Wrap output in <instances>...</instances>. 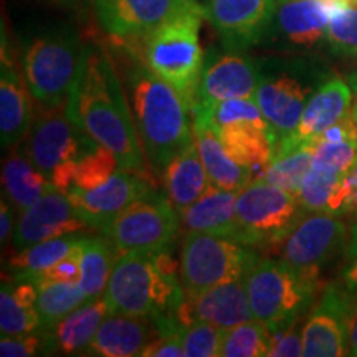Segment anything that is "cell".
<instances>
[{"label": "cell", "instance_id": "1", "mask_svg": "<svg viewBox=\"0 0 357 357\" xmlns=\"http://www.w3.org/2000/svg\"><path fill=\"white\" fill-rule=\"evenodd\" d=\"M65 113L83 132L108 147L119 169L147 177L149 171L131 105L109 56L101 48L84 45Z\"/></svg>", "mask_w": 357, "mask_h": 357}, {"label": "cell", "instance_id": "2", "mask_svg": "<svg viewBox=\"0 0 357 357\" xmlns=\"http://www.w3.org/2000/svg\"><path fill=\"white\" fill-rule=\"evenodd\" d=\"M169 247L119 253L102 294L111 312L153 318L159 334L184 331L176 318L184 300L181 261Z\"/></svg>", "mask_w": 357, "mask_h": 357}, {"label": "cell", "instance_id": "3", "mask_svg": "<svg viewBox=\"0 0 357 357\" xmlns=\"http://www.w3.org/2000/svg\"><path fill=\"white\" fill-rule=\"evenodd\" d=\"M129 105L142 151L155 172L194 142L190 109L172 84L146 63H134L128 75Z\"/></svg>", "mask_w": 357, "mask_h": 357}, {"label": "cell", "instance_id": "4", "mask_svg": "<svg viewBox=\"0 0 357 357\" xmlns=\"http://www.w3.org/2000/svg\"><path fill=\"white\" fill-rule=\"evenodd\" d=\"M255 101L275 136V151L293 136L307 101L331 73L311 58H275L260 61Z\"/></svg>", "mask_w": 357, "mask_h": 357}, {"label": "cell", "instance_id": "5", "mask_svg": "<svg viewBox=\"0 0 357 357\" xmlns=\"http://www.w3.org/2000/svg\"><path fill=\"white\" fill-rule=\"evenodd\" d=\"M202 19L204 8L194 3L142 38L144 63L181 93L190 113L197 100L205 61L199 38Z\"/></svg>", "mask_w": 357, "mask_h": 357}, {"label": "cell", "instance_id": "6", "mask_svg": "<svg viewBox=\"0 0 357 357\" xmlns=\"http://www.w3.org/2000/svg\"><path fill=\"white\" fill-rule=\"evenodd\" d=\"M245 284L253 318L270 331L305 318L321 288L283 260L260 257L247 271Z\"/></svg>", "mask_w": 357, "mask_h": 357}, {"label": "cell", "instance_id": "7", "mask_svg": "<svg viewBox=\"0 0 357 357\" xmlns=\"http://www.w3.org/2000/svg\"><path fill=\"white\" fill-rule=\"evenodd\" d=\"M84 45L73 32L38 35L24 50V75L33 100L42 108H58L68 100L82 63Z\"/></svg>", "mask_w": 357, "mask_h": 357}, {"label": "cell", "instance_id": "8", "mask_svg": "<svg viewBox=\"0 0 357 357\" xmlns=\"http://www.w3.org/2000/svg\"><path fill=\"white\" fill-rule=\"evenodd\" d=\"M305 213L298 195L263 178L250 181L236 195L238 242L253 248H276Z\"/></svg>", "mask_w": 357, "mask_h": 357}, {"label": "cell", "instance_id": "9", "mask_svg": "<svg viewBox=\"0 0 357 357\" xmlns=\"http://www.w3.org/2000/svg\"><path fill=\"white\" fill-rule=\"evenodd\" d=\"M258 255L229 236L190 231L181 247V280L184 294H197L217 284L243 280Z\"/></svg>", "mask_w": 357, "mask_h": 357}, {"label": "cell", "instance_id": "10", "mask_svg": "<svg viewBox=\"0 0 357 357\" xmlns=\"http://www.w3.org/2000/svg\"><path fill=\"white\" fill-rule=\"evenodd\" d=\"M351 227L341 215L307 212L276 250L280 260L305 278L321 284V275L347 252Z\"/></svg>", "mask_w": 357, "mask_h": 357}, {"label": "cell", "instance_id": "11", "mask_svg": "<svg viewBox=\"0 0 357 357\" xmlns=\"http://www.w3.org/2000/svg\"><path fill=\"white\" fill-rule=\"evenodd\" d=\"M35 121L26 144V155L53 187L68 194L73 187L75 164L82 154L88 134L70 121L65 105L45 108Z\"/></svg>", "mask_w": 357, "mask_h": 357}, {"label": "cell", "instance_id": "12", "mask_svg": "<svg viewBox=\"0 0 357 357\" xmlns=\"http://www.w3.org/2000/svg\"><path fill=\"white\" fill-rule=\"evenodd\" d=\"M181 230V218L167 195L149 189L101 230L118 253L169 247Z\"/></svg>", "mask_w": 357, "mask_h": 357}, {"label": "cell", "instance_id": "13", "mask_svg": "<svg viewBox=\"0 0 357 357\" xmlns=\"http://www.w3.org/2000/svg\"><path fill=\"white\" fill-rule=\"evenodd\" d=\"M351 0H278L260 43L284 52H311L326 43L329 19Z\"/></svg>", "mask_w": 357, "mask_h": 357}, {"label": "cell", "instance_id": "14", "mask_svg": "<svg viewBox=\"0 0 357 357\" xmlns=\"http://www.w3.org/2000/svg\"><path fill=\"white\" fill-rule=\"evenodd\" d=\"M354 293L344 284H328L303 323V356H347V323Z\"/></svg>", "mask_w": 357, "mask_h": 357}, {"label": "cell", "instance_id": "15", "mask_svg": "<svg viewBox=\"0 0 357 357\" xmlns=\"http://www.w3.org/2000/svg\"><path fill=\"white\" fill-rule=\"evenodd\" d=\"M278 0H207L204 19L220 35L227 50L243 52L261 42Z\"/></svg>", "mask_w": 357, "mask_h": 357}, {"label": "cell", "instance_id": "16", "mask_svg": "<svg viewBox=\"0 0 357 357\" xmlns=\"http://www.w3.org/2000/svg\"><path fill=\"white\" fill-rule=\"evenodd\" d=\"M194 3L192 0H95V8L102 29L126 42L147 37Z\"/></svg>", "mask_w": 357, "mask_h": 357}, {"label": "cell", "instance_id": "17", "mask_svg": "<svg viewBox=\"0 0 357 357\" xmlns=\"http://www.w3.org/2000/svg\"><path fill=\"white\" fill-rule=\"evenodd\" d=\"M260 73V61L242 52L227 50L208 56L204 61L194 108L197 105H213L238 98L255 100Z\"/></svg>", "mask_w": 357, "mask_h": 357}, {"label": "cell", "instance_id": "18", "mask_svg": "<svg viewBox=\"0 0 357 357\" xmlns=\"http://www.w3.org/2000/svg\"><path fill=\"white\" fill-rule=\"evenodd\" d=\"M91 229L71 205L65 192L52 187L32 207L19 213L13 230V248L24 250L58 236L79 234Z\"/></svg>", "mask_w": 357, "mask_h": 357}, {"label": "cell", "instance_id": "19", "mask_svg": "<svg viewBox=\"0 0 357 357\" xmlns=\"http://www.w3.org/2000/svg\"><path fill=\"white\" fill-rule=\"evenodd\" d=\"M176 318L182 328H187L195 321H205L223 331L255 319L245 278L217 284L197 294H184Z\"/></svg>", "mask_w": 357, "mask_h": 357}, {"label": "cell", "instance_id": "20", "mask_svg": "<svg viewBox=\"0 0 357 357\" xmlns=\"http://www.w3.org/2000/svg\"><path fill=\"white\" fill-rule=\"evenodd\" d=\"M149 189L146 177L119 169L95 189H71L66 195L78 215L93 230L101 231L119 212Z\"/></svg>", "mask_w": 357, "mask_h": 357}, {"label": "cell", "instance_id": "21", "mask_svg": "<svg viewBox=\"0 0 357 357\" xmlns=\"http://www.w3.org/2000/svg\"><path fill=\"white\" fill-rule=\"evenodd\" d=\"M352 101H354V93L349 83L339 77H329L307 101L296 131L289 139L276 147L275 155L288 147L312 144L321 134L337 124L349 113Z\"/></svg>", "mask_w": 357, "mask_h": 357}, {"label": "cell", "instance_id": "22", "mask_svg": "<svg viewBox=\"0 0 357 357\" xmlns=\"http://www.w3.org/2000/svg\"><path fill=\"white\" fill-rule=\"evenodd\" d=\"M32 93L12 58L2 52L0 66V142L12 149L25 139L32 126Z\"/></svg>", "mask_w": 357, "mask_h": 357}, {"label": "cell", "instance_id": "23", "mask_svg": "<svg viewBox=\"0 0 357 357\" xmlns=\"http://www.w3.org/2000/svg\"><path fill=\"white\" fill-rule=\"evenodd\" d=\"M158 334L153 318L109 312L84 354L100 357L141 356L144 347Z\"/></svg>", "mask_w": 357, "mask_h": 357}, {"label": "cell", "instance_id": "24", "mask_svg": "<svg viewBox=\"0 0 357 357\" xmlns=\"http://www.w3.org/2000/svg\"><path fill=\"white\" fill-rule=\"evenodd\" d=\"M109 312L105 296L84 303L53 328L43 329V354H84Z\"/></svg>", "mask_w": 357, "mask_h": 357}, {"label": "cell", "instance_id": "25", "mask_svg": "<svg viewBox=\"0 0 357 357\" xmlns=\"http://www.w3.org/2000/svg\"><path fill=\"white\" fill-rule=\"evenodd\" d=\"M194 139L211 184L223 190L238 192L253 181V169L242 166L223 147L213 124L204 116H192Z\"/></svg>", "mask_w": 357, "mask_h": 357}, {"label": "cell", "instance_id": "26", "mask_svg": "<svg viewBox=\"0 0 357 357\" xmlns=\"http://www.w3.org/2000/svg\"><path fill=\"white\" fill-rule=\"evenodd\" d=\"M236 195L238 192L223 190L211 184L197 202L178 212L181 229L185 230V234L202 231L238 240Z\"/></svg>", "mask_w": 357, "mask_h": 357}, {"label": "cell", "instance_id": "27", "mask_svg": "<svg viewBox=\"0 0 357 357\" xmlns=\"http://www.w3.org/2000/svg\"><path fill=\"white\" fill-rule=\"evenodd\" d=\"M162 181L167 199L177 212L197 202L207 192L211 187V178L200 159L195 139L167 164L162 172Z\"/></svg>", "mask_w": 357, "mask_h": 357}, {"label": "cell", "instance_id": "28", "mask_svg": "<svg viewBox=\"0 0 357 357\" xmlns=\"http://www.w3.org/2000/svg\"><path fill=\"white\" fill-rule=\"evenodd\" d=\"M215 131L227 153L242 166L260 167L263 172L273 159L275 136L268 123H235Z\"/></svg>", "mask_w": 357, "mask_h": 357}, {"label": "cell", "instance_id": "29", "mask_svg": "<svg viewBox=\"0 0 357 357\" xmlns=\"http://www.w3.org/2000/svg\"><path fill=\"white\" fill-rule=\"evenodd\" d=\"M38 288L33 281H3L0 289V333L2 336L37 333L42 321L37 310Z\"/></svg>", "mask_w": 357, "mask_h": 357}, {"label": "cell", "instance_id": "30", "mask_svg": "<svg viewBox=\"0 0 357 357\" xmlns=\"http://www.w3.org/2000/svg\"><path fill=\"white\" fill-rule=\"evenodd\" d=\"M2 185L8 202L22 213L43 197L53 184L26 154L12 153L3 160Z\"/></svg>", "mask_w": 357, "mask_h": 357}, {"label": "cell", "instance_id": "31", "mask_svg": "<svg viewBox=\"0 0 357 357\" xmlns=\"http://www.w3.org/2000/svg\"><path fill=\"white\" fill-rule=\"evenodd\" d=\"M83 235L77 234L58 236L47 242L35 243L32 247L17 250L8 260V268L12 271V280L32 281L55 265L58 260L68 255L77 245L82 242Z\"/></svg>", "mask_w": 357, "mask_h": 357}, {"label": "cell", "instance_id": "32", "mask_svg": "<svg viewBox=\"0 0 357 357\" xmlns=\"http://www.w3.org/2000/svg\"><path fill=\"white\" fill-rule=\"evenodd\" d=\"M118 255V250L106 235L84 236L79 284L89 300H96L105 294Z\"/></svg>", "mask_w": 357, "mask_h": 357}, {"label": "cell", "instance_id": "33", "mask_svg": "<svg viewBox=\"0 0 357 357\" xmlns=\"http://www.w3.org/2000/svg\"><path fill=\"white\" fill-rule=\"evenodd\" d=\"M38 288L37 310L42 329H50L58 321L71 314L89 301L79 283H56V281H33Z\"/></svg>", "mask_w": 357, "mask_h": 357}, {"label": "cell", "instance_id": "34", "mask_svg": "<svg viewBox=\"0 0 357 357\" xmlns=\"http://www.w3.org/2000/svg\"><path fill=\"white\" fill-rule=\"evenodd\" d=\"M312 164V144H300L280 151L271 162L263 169V181L270 182L280 189L298 195L303 181L310 172Z\"/></svg>", "mask_w": 357, "mask_h": 357}, {"label": "cell", "instance_id": "35", "mask_svg": "<svg viewBox=\"0 0 357 357\" xmlns=\"http://www.w3.org/2000/svg\"><path fill=\"white\" fill-rule=\"evenodd\" d=\"M119 171V162L108 147L86 137L82 154L75 164L71 189H95ZM70 189V190H71Z\"/></svg>", "mask_w": 357, "mask_h": 357}, {"label": "cell", "instance_id": "36", "mask_svg": "<svg viewBox=\"0 0 357 357\" xmlns=\"http://www.w3.org/2000/svg\"><path fill=\"white\" fill-rule=\"evenodd\" d=\"M271 333L257 319L247 321L225 331L220 356L223 357H261L270 351Z\"/></svg>", "mask_w": 357, "mask_h": 357}, {"label": "cell", "instance_id": "37", "mask_svg": "<svg viewBox=\"0 0 357 357\" xmlns=\"http://www.w3.org/2000/svg\"><path fill=\"white\" fill-rule=\"evenodd\" d=\"M326 47L333 55L357 58V6L346 3L331 13Z\"/></svg>", "mask_w": 357, "mask_h": 357}, {"label": "cell", "instance_id": "38", "mask_svg": "<svg viewBox=\"0 0 357 357\" xmlns=\"http://www.w3.org/2000/svg\"><path fill=\"white\" fill-rule=\"evenodd\" d=\"M357 162V139L319 141L312 144L311 167L342 176Z\"/></svg>", "mask_w": 357, "mask_h": 357}, {"label": "cell", "instance_id": "39", "mask_svg": "<svg viewBox=\"0 0 357 357\" xmlns=\"http://www.w3.org/2000/svg\"><path fill=\"white\" fill-rule=\"evenodd\" d=\"M225 331L217 326L195 321L182 331V346L185 357H218Z\"/></svg>", "mask_w": 357, "mask_h": 357}, {"label": "cell", "instance_id": "40", "mask_svg": "<svg viewBox=\"0 0 357 357\" xmlns=\"http://www.w3.org/2000/svg\"><path fill=\"white\" fill-rule=\"evenodd\" d=\"M84 236L68 255L58 260L48 270L32 281H56V283H79L82 280V257H83Z\"/></svg>", "mask_w": 357, "mask_h": 357}, {"label": "cell", "instance_id": "41", "mask_svg": "<svg viewBox=\"0 0 357 357\" xmlns=\"http://www.w3.org/2000/svg\"><path fill=\"white\" fill-rule=\"evenodd\" d=\"M301 321L273 329L270 339V357H294L303 356V326Z\"/></svg>", "mask_w": 357, "mask_h": 357}, {"label": "cell", "instance_id": "42", "mask_svg": "<svg viewBox=\"0 0 357 357\" xmlns=\"http://www.w3.org/2000/svg\"><path fill=\"white\" fill-rule=\"evenodd\" d=\"M331 213L341 217L357 213V162L339 178Z\"/></svg>", "mask_w": 357, "mask_h": 357}, {"label": "cell", "instance_id": "43", "mask_svg": "<svg viewBox=\"0 0 357 357\" xmlns=\"http://www.w3.org/2000/svg\"><path fill=\"white\" fill-rule=\"evenodd\" d=\"M43 352L42 331L19 334V336H2L0 339V356L2 357H30Z\"/></svg>", "mask_w": 357, "mask_h": 357}, {"label": "cell", "instance_id": "44", "mask_svg": "<svg viewBox=\"0 0 357 357\" xmlns=\"http://www.w3.org/2000/svg\"><path fill=\"white\" fill-rule=\"evenodd\" d=\"M142 357H181L184 356L182 333L158 334L141 352Z\"/></svg>", "mask_w": 357, "mask_h": 357}, {"label": "cell", "instance_id": "45", "mask_svg": "<svg viewBox=\"0 0 357 357\" xmlns=\"http://www.w3.org/2000/svg\"><path fill=\"white\" fill-rule=\"evenodd\" d=\"M342 284L352 293H357V213L351 223L349 245L346 252V265L342 270Z\"/></svg>", "mask_w": 357, "mask_h": 357}, {"label": "cell", "instance_id": "46", "mask_svg": "<svg viewBox=\"0 0 357 357\" xmlns=\"http://www.w3.org/2000/svg\"><path fill=\"white\" fill-rule=\"evenodd\" d=\"M10 205L12 204H7L6 200L0 202V242L2 245L7 243L13 231V212Z\"/></svg>", "mask_w": 357, "mask_h": 357}, {"label": "cell", "instance_id": "47", "mask_svg": "<svg viewBox=\"0 0 357 357\" xmlns=\"http://www.w3.org/2000/svg\"><path fill=\"white\" fill-rule=\"evenodd\" d=\"M347 356L357 357V293H354L349 323H347Z\"/></svg>", "mask_w": 357, "mask_h": 357}, {"label": "cell", "instance_id": "48", "mask_svg": "<svg viewBox=\"0 0 357 357\" xmlns=\"http://www.w3.org/2000/svg\"><path fill=\"white\" fill-rule=\"evenodd\" d=\"M346 82L349 83L352 93H354V101H357V60H356L354 66H352V68H351L349 73H347Z\"/></svg>", "mask_w": 357, "mask_h": 357}, {"label": "cell", "instance_id": "49", "mask_svg": "<svg viewBox=\"0 0 357 357\" xmlns=\"http://www.w3.org/2000/svg\"><path fill=\"white\" fill-rule=\"evenodd\" d=\"M55 2H58V3H71V2H75V0H55Z\"/></svg>", "mask_w": 357, "mask_h": 357}, {"label": "cell", "instance_id": "50", "mask_svg": "<svg viewBox=\"0 0 357 357\" xmlns=\"http://www.w3.org/2000/svg\"><path fill=\"white\" fill-rule=\"evenodd\" d=\"M351 2H352V3H356V6H357V0H351Z\"/></svg>", "mask_w": 357, "mask_h": 357}]
</instances>
